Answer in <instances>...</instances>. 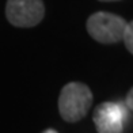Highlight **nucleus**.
Segmentation results:
<instances>
[{
    "label": "nucleus",
    "mask_w": 133,
    "mask_h": 133,
    "mask_svg": "<svg viewBox=\"0 0 133 133\" xmlns=\"http://www.w3.org/2000/svg\"><path fill=\"white\" fill-rule=\"evenodd\" d=\"M92 103V92L86 84L72 82L63 87L58 98V110L68 122H76L87 114Z\"/></svg>",
    "instance_id": "f257e3e1"
},
{
    "label": "nucleus",
    "mask_w": 133,
    "mask_h": 133,
    "mask_svg": "<svg viewBox=\"0 0 133 133\" xmlns=\"http://www.w3.org/2000/svg\"><path fill=\"white\" fill-rule=\"evenodd\" d=\"M126 21L110 12H95L87 19L90 35L102 44H116L122 39Z\"/></svg>",
    "instance_id": "f03ea898"
},
{
    "label": "nucleus",
    "mask_w": 133,
    "mask_h": 133,
    "mask_svg": "<svg viewBox=\"0 0 133 133\" xmlns=\"http://www.w3.org/2000/svg\"><path fill=\"white\" fill-rule=\"evenodd\" d=\"M44 15L42 0H7L5 16L16 27H33L44 19Z\"/></svg>",
    "instance_id": "7ed1b4c3"
},
{
    "label": "nucleus",
    "mask_w": 133,
    "mask_h": 133,
    "mask_svg": "<svg viewBox=\"0 0 133 133\" xmlns=\"http://www.w3.org/2000/svg\"><path fill=\"white\" fill-rule=\"evenodd\" d=\"M126 109L119 102H105L94 111V124L99 133H122Z\"/></svg>",
    "instance_id": "20e7f679"
},
{
    "label": "nucleus",
    "mask_w": 133,
    "mask_h": 133,
    "mask_svg": "<svg viewBox=\"0 0 133 133\" xmlns=\"http://www.w3.org/2000/svg\"><path fill=\"white\" fill-rule=\"evenodd\" d=\"M122 41L125 42V46L133 54V21L130 23H126V27L124 30Z\"/></svg>",
    "instance_id": "39448f33"
},
{
    "label": "nucleus",
    "mask_w": 133,
    "mask_h": 133,
    "mask_svg": "<svg viewBox=\"0 0 133 133\" xmlns=\"http://www.w3.org/2000/svg\"><path fill=\"white\" fill-rule=\"evenodd\" d=\"M126 107L130 109V110H133V88H130V91L128 92V95H126Z\"/></svg>",
    "instance_id": "423d86ee"
},
{
    "label": "nucleus",
    "mask_w": 133,
    "mask_h": 133,
    "mask_svg": "<svg viewBox=\"0 0 133 133\" xmlns=\"http://www.w3.org/2000/svg\"><path fill=\"white\" fill-rule=\"evenodd\" d=\"M44 133H57L56 130H53V129H48V130H45Z\"/></svg>",
    "instance_id": "0eeeda50"
},
{
    "label": "nucleus",
    "mask_w": 133,
    "mask_h": 133,
    "mask_svg": "<svg viewBox=\"0 0 133 133\" xmlns=\"http://www.w3.org/2000/svg\"><path fill=\"white\" fill-rule=\"evenodd\" d=\"M101 2H116V0H101Z\"/></svg>",
    "instance_id": "6e6552de"
}]
</instances>
